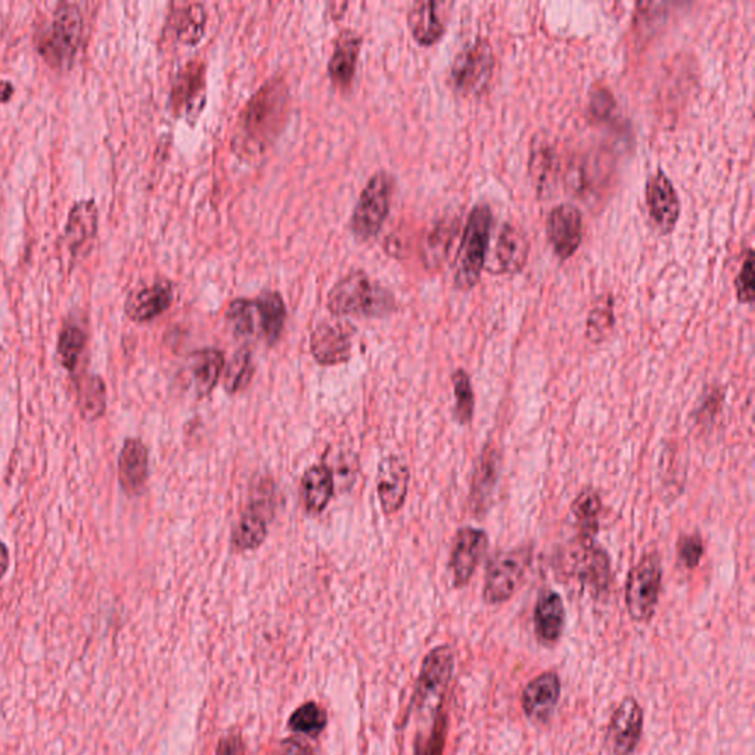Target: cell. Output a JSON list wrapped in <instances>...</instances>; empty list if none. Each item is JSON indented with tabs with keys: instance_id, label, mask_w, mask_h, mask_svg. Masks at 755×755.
<instances>
[{
	"instance_id": "obj_1",
	"label": "cell",
	"mask_w": 755,
	"mask_h": 755,
	"mask_svg": "<svg viewBox=\"0 0 755 755\" xmlns=\"http://www.w3.org/2000/svg\"><path fill=\"white\" fill-rule=\"evenodd\" d=\"M287 107L288 88L284 80L276 77L264 83L241 111L233 149L244 155L262 154L281 132Z\"/></svg>"
},
{
	"instance_id": "obj_2",
	"label": "cell",
	"mask_w": 755,
	"mask_h": 755,
	"mask_svg": "<svg viewBox=\"0 0 755 755\" xmlns=\"http://www.w3.org/2000/svg\"><path fill=\"white\" fill-rule=\"evenodd\" d=\"M326 304L335 316H382L394 309V298L387 288L357 270L332 287Z\"/></svg>"
},
{
	"instance_id": "obj_3",
	"label": "cell",
	"mask_w": 755,
	"mask_h": 755,
	"mask_svg": "<svg viewBox=\"0 0 755 755\" xmlns=\"http://www.w3.org/2000/svg\"><path fill=\"white\" fill-rule=\"evenodd\" d=\"M492 223V210L487 204H477L469 213L455 262V284L461 290H471L480 281L489 250Z\"/></svg>"
},
{
	"instance_id": "obj_4",
	"label": "cell",
	"mask_w": 755,
	"mask_h": 755,
	"mask_svg": "<svg viewBox=\"0 0 755 755\" xmlns=\"http://www.w3.org/2000/svg\"><path fill=\"white\" fill-rule=\"evenodd\" d=\"M453 670L455 654L449 645L437 646L428 652L413 695V705L418 713L433 716L434 719L440 716L444 697L452 682Z\"/></svg>"
},
{
	"instance_id": "obj_5",
	"label": "cell",
	"mask_w": 755,
	"mask_h": 755,
	"mask_svg": "<svg viewBox=\"0 0 755 755\" xmlns=\"http://www.w3.org/2000/svg\"><path fill=\"white\" fill-rule=\"evenodd\" d=\"M82 34L83 17L79 5L59 3L52 15L51 24L40 39V52L54 67L70 65L79 51Z\"/></svg>"
},
{
	"instance_id": "obj_6",
	"label": "cell",
	"mask_w": 755,
	"mask_h": 755,
	"mask_svg": "<svg viewBox=\"0 0 755 755\" xmlns=\"http://www.w3.org/2000/svg\"><path fill=\"white\" fill-rule=\"evenodd\" d=\"M393 197V177L387 172L375 173L366 183L353 210L350 228L360 241H369L381 231Z\"/></svg>"
},
{
	"instance_id": "obj_7",
	"label": "cell",
	"mask_w": 755,
	"mask_h": 755,
	"mask_svg": "<svg viewBox=\"0 0 755 755\" xmlns=\"http://www.w3.org/2000/svg\"><path fill=\"white\" fill-rule=\"evenodd\" d=\"M661 570L660 556L648 553L639 564L630 570L626 583V607L636 623H648L654 617L660 601Z\"/></svg>"
},
{
	"instance_id": "obj_8",
	"label": "cell",
	"mask_w": 755,
	"mask_h": 755,
	"mask_svg": "<svg viewBox=\"0 0 755 755\" xmlns=\"http://www.w3.org/2000/svg\"><path fill=\"white\" fill-rule=\"evenodd\" d=\"M494 52L486 39L472 40L453 61L450 82L464 96H480L489 86L494 70Z\"/></svg>"
},
{
	"instance_id": "obj_9",
	"label": "cell",
	"mask_w": 755,
	"mask_h": 755,
	"mask_svg": "<svg viewBox=\"0 0 755 755\" xmlns=\"http://www.w3.org/2000/svg\"><path fill=\"white\" fill-rule=\"evenodd\" d=\"M533 551L530 548H517L494 556L487 567L483 598L489 605H499L509 601L520 589L531 565Z\"/></svg>"
},
{
	"instance_id": "obj_10",
	"label": "cell",
	"mask_w": 755,
	"mask_h": 755,
	"mask_svg": "<svg viewBox=\"0 0 755 755\" xmlns=\"http://www.w3.org/2000/svg\"><path fill=\"white\" fill-rule=\"evenodd\" d=\"M571 573L595 596L605 595L611 584L610 556L590 539H580L571 553Z\"/></svg>"
},
{
	"instance_id": "obj_11",
	"label": "cell",
	"mask_w": 755,
	"mask_h": 755,
	"mask_svg": "<svg viewBox=\"0 0 755 755\" xmlns=\"http://www.w3.org/2000/svg\"><path fill=\"white\" fill-rule=\"evenodd\" d=\"M354 332L356 329L343 320L320 322L310 338L313 357L325 366L347 362L351 356Z\"/></svg>"
},
{
	"instance_id": "obj_12",
	"label": "cell",
	"mask_w": 755,
	"mask_h": 755,
	"mask_svg": "<svg viewBox=\"0 0 755 755\" xmlns=\"http://www.w3.org/2000/svg\"><path fill=\"white\" fill-rule=\"evenodd\" d=\"M546 233L559 259L573 257L583 241V216L579 208L567 203L553 207L546 222Z\"/></svg>"
},
{
	"instance_id": "obj_13",
	"label": "cell",
	"mask_w": 755,
	"mask_h": 755,
	"mask_svg": "<svg viewBox=\"0 0 755 755\" xmlns=\"http://www.w3.org/2000/svg\"><path fill=\"white\" fill-rule=\"evenodd\" d=\"M643 732V710L636 698L621 699L608 726V744L614 755H633Z\"/></svg>"
},
{
	"instance_id": "obj_14",
	"label": "cell",
	"mask_w": 755,
	"mask_h": 755,
	"mask_svg": "<svg viewBox=\"0 0 755 755\" xmlns=\"http://www.w3.org/2000/svg\"><path fill=\"white\" fill-rule=\"evenodd\" d=\"M489 549V537L480 528L464 527L456 533L450 555V570L456 587H464L474 576Z\"/></svg>"
},
{
	"instance_id": "obj_15",
	"label": "cell",
	"mask_w": 755,
	"mask_h": 755,
	"mask_svg": "<svg viewBox=\"0 0 755 755\" xmlns=\"http://www.w3.org/2000/svg\"><path fill=\"white\" fill-rule=\"evenodd\" d=\"M561 679L555 671H545L528 682L521 697L525 717L536 725H546L561 698Z\"/></svg>"
},
{
	"instance_id": "obj_16",
	"label": "cell",
	"mask_w": 755,
	"mask_h": 755,
	"mask_svg": "<svg viewBox=\"0 0 755 755\" xmlns=\"http://www.w3.org/2000/svg\"><path fill=\"white\" fill-rule=\"evenodd\" d=\"M646 205L655 228L670 233L680 217V200L673 183L663 170L658 169L646 182Z\"/></svg>"
},
{
	"instance_id": "obj_17",
	"label": "cell",
	"mask_w": 755,
	"mask_h": 755,
	"mask_svg": "<svg viewBox=\"0 0 755 755\" xmlns=\"http://www.w3.org/2000/svg\"><path fill=\"white\" fill-rule=\"evenodd\" d=\"M530 241L527 233L515 223H505L497 236L493 254L494 273H518L527 264Z\"/></svg>"
},
{
	"instance_id": "obj_18",
	"label": "cell",
	"mask_w": 755,
	"mask_h": 755,
	"mask_svg": "<svg viewBox=\"0 0 755 755\" xmlns=\"http://www.w3.org/2000/svg\"><path fill=\"white\" fill-rule=\"evenodd\" d=\"M409 469L396 456H388L378 468V496L384 514H396L405 505Z\"/></svg>"
},
{
	"instance_id": "obj_19",
	"label": "cell",
	"mask_w": 755,
	"mask_h": 755,
	"mask_svg": "<svg viewBox=\"0 0 755 755\" xmlns=\"http://www.w3.org/2000/svg\"><path fill=\"white\" fill-rule=\"evenodd\" d=\"M205 92V65L203 61H189L177 74L172 90L173 107L177 113L188 116L203 110Z\"/></svg>"
},
{
	"instance_id": "obj_20",
	"label": "cell",
	"mask_w": 755,
	"mask_h": 755,
	"mask_svg": "<svg viewBox=\"0 0 755 755\" xmlns=\"http://www.w3.org/2000/svg\"><path fill=\"white\" fill-rule=\"evenodd\" d=\"M173 303V287L170 282L160 281L139 288L127 297L126 315L133 322H149L163 315Z\"/></svg>"
},
{
	"instance_id": "obj_21",
	"label": "cell",
	"mask_w": 755,
	"mask_h": 755,
	"mask_svg": "<svg viewBox=\"0 0 755 755\" xmlns=\"http://www.w3.org/2000/svg\"><path fill=\"white\" fill-rule=\"evenodd\" d=\"M148 480V449L138 438L124 441L118 456V481L127 494H139Z\"/></svg>"
},
{
	"instance_id": "obj_22",
	"label": "cell",
	"mask_w": 755,
	"mask_h": 755,
	"mask_svg": "<svg viewBox=\"0 0 755 755\" xmlns=\"http://www.w3.org/2000/svg\"><path fill=\"white\" fill-rule=\"evenodd\" d=\"M499 471V449L494 444H487L486 447H483L478 464L475 466L474 477H472L469 503H471L472 511L475 514H481L489 506L497 478H499Z\"/></svg>"
},
{
	"instance_id": "obj_23",
	"label": "cell",
	"mask_w": 755,
	"mask_h": 755,
	"mask_svg": "<svg viewBox=\"0 0 755 755\" xmlns=\"http://www.w3.org/2000/svg\"><path fill=\"white\" fill-rule=\"evenodd\" d=\"M564 601L553 590H545L537 599L534 608V630L537 639L545 645H553L561 639L565 629Z\"/></svg>"
},
{
	"instance_id": "obj_24",
	"label": "cell",
	"mask_w": 755,
	"mask_h": 755,
	"mask_svg": "<svg viewBox=\"0 0 755 755\" xmlns=\"http://www.w3.org/2000/svg\"><path fill=\"white\" fill-rule=\"evenodd\" d=\"M98 231V207L93 200H80L71 207L65 225V241L73 254H82L83 248L95 238Z\"/></svg>"
},
{
	"instance_id": "obj_25",
	"label": "cell",
	"mask_w": 755,
	"mask_h": 755,
	"mask_svg": "<svg viewBox=\"0 0 755 755\" xmlns=\"http://www.w3.org/2000/svg\"><path fill=\"white\" fill-rule=\"evenodd\" d=\"M360 43H362V39H360L359 34L351 30L343 31L338 36L328 64L329 77H331L335 88H350L354 73H356Z\"/></svg>"
},
{
	"instance_id": "obj_26",
	"label": "cell",
	"mask_w": 755,
	"mask_h": 755,
	"mask_svg": "<svg viewBox=\"0 0 755 755\" xmlns=\"http://www.w3.org/2000/svg\"><path fill=\"white\" fill-rule=\"evenodd\" d=\"M443 3L416 2L407 12V26L413 39L422 46H431L443 37L446 31L440 8Z\"/></svg>"
},
{
	"instance_id": "obj_27",
	"label": "cell",
	"mask_w": 755,
	"mask_h": 755,
	"mask_svg": "<svg viewBox=\"0 0 755 755\" xmlns=\"http://www.w3.org/2000/svg\"><path fill=\"white\" fill-rule=\"evenodd\" d=\"M334 494V475L323 465L312 466L301 478V496L310 514H320Z\"/></svg>"
},
{
	"instance_id": "obj_28",
	"label": "cell",
	"mask_w": 755,
	"mask_h": 755,
	"mask_svg": "<svg viewBox=\"0 0 755 755\" xmlns=\"http://www.w3.org/2000/svg\"><path fill=\"white\" fill-rule=\"evenodd\" d=\"M254 304L264 340L269 344L276 343L281 337L287 319L284 298L279 292L264 291L254 300Z\"/></svg>"
},
{
	"instance_id": "obj_29",
	"label": "cell",
	"mask_w": 755,
	"mask_h": 755,
	"mask_svg": "<svg viewBox=\"0 0 755 755\" xmlns=\"http://www.w3.org/2000/svg\"><path fill=\"white\" fill-rule=\"evenodd\" d=\"M267 521L266 508L259 503L251 506L242 514L232 534L233 548L238 551H254L266 539Z\"/></svg>"
},
{
	"instance_id": "obj_30",
	"label": "cell",
	"mask_w": 755,
	"mask_h": 755,
	"mask_svg": "<svg viewBox=\"0 0 755 755\" xmlns=\"http://www.w3.org/2000/svg\"><path fill=\"white\" fill-rule=\"evenodd\" d=\"M223 368H225V356L222 351L205 349L192 354L191 371L200 396H208L214 390Z\"/></svg>"
},
{
	"instance_id": "obj_31",
	"label": "cell",
	"mask_w": 755,
	"mask_h": 755,
	"mask_svg": "<svg viewBox=\"0 0 755 755\" xmlns=\"http://www.w3.org/2000/svg\"><path fill=\"white\" fill-rule=\"evenodd\" d=\"M571 512L580 527V539L593 540L599 530V518L602 514V500L599 493L593 489L583 490L574 499Z\"/></svg>"
},
{
	"instance_id": "obj_32",
	"label": "cell",
	"mask_w": 755,
	"mask_h": 755,
	"mask_svg": "<svg viewBox=\"0 0 755 755\" xmlns=\"http://www.w3.org/2000/svg\"><path fill=\"white\" fill-rule=\"evenodd\" d=\"M79 409L85 421H98L107 409V388L98 375H89L79 384Z\"/></svg>"
},
{
	"instance_id": "obj_33",
	"label": "cell",
	"mask_w": 755,
	"mask_h": 755,
	"mask_svg": "<svg viewBox=\"0 0 755 755\" xmlns=\"http://www.w3.org/2000/svg\"><path fill=\"white\" fill-rule=\"evenodd\" d=\"M207 12L201 3L185 6L176 18V34L180 42L195 45L203 39Z\"/></svg>"
},
{
	"instance_id": "obj_34",
	"label": "cell",
	"mask_w": 755,
	"mask_h": 755,
	"mask_svg": "<svg viewBox=\"0 0 755 755\" xmlns=\"http://www.w3.org/2000/svg\"><path fill=\"white\" fill-rule=\"evenodd\" d=\"M556 166L558 163L552 146L546 142L534 144L530 155V173L540 192L548 191L552 185L553 176H556Z\"/></svg>"
},
{
	"instance_id": "obj_35",
	"label": "cell",
	"mask_w": 755,
	"mask_h": 755,
	"mask_svg": "<svg viewBox=\"0 0 755 755\" xmlns=\"http://www.w3.org/2000/svg\"><path fill=\"white\" fill-rule=\"evenodd\" d=\"M326 723L328 719H326L325 710L316 702H306L291 714L288 725L294 732L310 736V738H318L325 730Z\"/></svg>"
},
{
	"instance_id": "obj_36",
	"label": "cell",
	"mask_w": 755,
	"mask_h": 755,
	"mask_svg": "<svg viewBox=\"0 0 755 755\" xmlns=\"http://www.w3.org/2000/svg\"><path fill=\"white\" fill-rule=\"evenodd\" d=\"M86 347V334L77 325H67L58 340V356L62 366L73 372Z\"/></svg>"
},
{
	"instance_id": "obj_37",
	"label": "cell",
	"mask_w": 755,
	"mask_h": 755,
	"mask_svg": "<svg viewBox=\"0 0 755 755\" xmlns=\"http://www.w3.org/2000/svg\"><path fill=\"white\" fill-rule=\"evenodd\" d=\"M256 304L254 300L236 298L226 309V322L236 337H248L256 326Z\"/></svg>"
},
{
	"instance_id": "obj_38",
	"label": "cell",
	"mask_w": 755,
	"mask_h": 755,
	"mask_svg": "<svg viewBox=\"0 0 755 755\" xmlns=\"http://www.w3.org/2000/svg\"><path fill=\"white\" fill-rule=\"evenodd\" d=\"M254 368L251 353L248 350H239L232 357L231 363L226 368L225 390L226 393L236 394L244 390L253 378Z\"/></svg>"
},
{
	"instance_id": "obj_39",
	"label": "cell",
	"mask_w": 755,
	"mask_h": 755,
	"mask_svg": "<svg viewBox=\"0 0 755 755\" xmlns=\"http://www.w3.org/2000/svg\"><path fill=\"white\" fill-rule=\"evenodd\" d=\"M614 326V303L611 297H604L593 307L587 319V338L593 343H601Z\"/></svg>"
},
{
	"instance_id": "obj_40",
	"label": "cell",
	"mask_w": 755,
	"mask_h": 755,
	"mask_svg": "<svg viewBox=\"0 0 755 755\" xmlns=\"http://www.w3.org/2000/svg\"><path fill=\"white\" fill-rule=\"evenodd\" d=\"M453 390H455V418L459 424L466 425L474 416V391H472L471 379L464 369H458L453 374Z\"/></svg>"
},
{
	"instance_id": "obj_41",
	"label": "cell",
	"mask_w": 755,
	"mask_h": 755,
	"mask_svg": "<svg viewBox=\"0 0 755 755\" xmlns=\"http://www.w3.org/2000/svg\"><path fill=\"white\" fill-rule=\"evenodd\" d=\"M754 256L753 250L747 251L741 270L736 276L735 288L739 303L751 304L754 301Z\"/></svg>"
},
{
	"instance_id": "obj_42",
	"label": "cell",
	"mask_w": 755,
	"mask_h": 755,
	"mask_svg": "<svg viewBox=\"0 0 755 755\" xmlns=\"http://www.w3.org/2000/svg\"><path fill=\"white\" fill-rule=\"evenodd\" d=\"M447 733V720L444 714H440L436 720H434L433 727H431L430 735L419 742L416 747V755H441L444 750V742H446Z\"/></svg>"
},
{
	"instance_id": "obj_43",
	"label": "cell",
	"mask_w": 755,
	"mask_h": 755,
	"mask_svg": "<svg viewBox=\"0 0 755 755\" xmlns=\"http://www.w3.org/2000/svg\"><path fill=\"white\" fill-rule=\"evenodd\" d=\"M677 553H679L680 562L688 570L697 568L702 555H704V542H702L701 536L699 534H686V536L680 537Z\"/></svg>"
},
{
	"instance_id": "obj_44",
	"label": "cell",
	"mask_w": 755,
	"mask_h": 755,
	"mask_svg": "<svg viewBox=\"0 0 755 755\" xmlns=\"http://www.w3.org/2000/svg\"><path fill=\"white\" fill-rule=\"evenodd\" d=\"M612 108H614V99L610 90L604 88V86H598L592 90L590 95V111L593 116L598 118H605L610 116Z\"/></svg>"
},
{
	"instance_id": "obj_45",
	"label": "cell",
	"mask_w": 755,
	"mask_h": 755,
	"mask_svg": "<svg viewBox=\"0 0 755 755\" xmlns=\"http://www.w3.org/2000/svg\"><path fill=\"white\" fill-rule=\"evenodd\" d=\"M217 755H245L244 742L239 733H228L217 745Z\"/></svg>"
},
{
	"instance_id": "obj_46",
	"label": "cell",
	"mask_w": 755,
	"mask_h": 755,
	"mask_svg": "<svg viewBox=\"0 0 755 755\" xmlns=\"http://www.w3.org/2000/svg\"><path fill=\"white\" fill-rule=\"evenodd\" d=\"M281 755H315V753L304 739L291 738L282 745Z\"/></svg>"
},
{
	"instance_id": "obj_47",
	"label": "cell",
	"mask_w": 755,
	"mask_h": 755,
	"mask_svg": "<svg viewBox=\"0 0 755 755\" xmlns=\"http://www.w3.org/2000/svg\"><path fill=\"white\" fill-rule=\"evenodd\" d=\"M9 570V551L5 543L0 542V580L6 576Z\"/></svg>"
},
{
	"instance_id": "obj_48",
	"label": "cell",
	"mask_w": 755,
	"mask_h": 755,
	"mask_svg": "<svg viewBox=\"0 0 755 755\" xmlns=\"http://www.w3.org/2000/svg\"><path fill=\"white\" fill-rule=\"evenodd\" d=\"M12 93H14V86L11 82H0V102H6L11 99Z\"/></svg>"
}]
</instances>
